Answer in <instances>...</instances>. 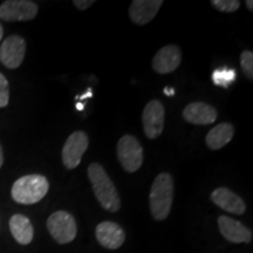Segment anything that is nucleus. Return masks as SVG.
<instances>
[{
  "label": "nucleus",
  "mask_w": 253,
  "mask_h": 253,
  "mask_svg": "<svg viewBox=\"0 0 253 253\" xmlns=\"http://www.w3.org/2000/svg\"><path fill=\"white\" fill-rule=\"evenodd\" d=\"M91 96V91H90V89L87 91L86 94L84 95H82V96H80V99H87V97H90Z\"/></svg>",
  "instance_id": "nucleus-25"
},
{
  "label": "nucleus",
  "mask_w": 253,
  "mask_h": 253,
  "mask_svg": "<svg viewBox=\"0 0 253 253\" xmlns=\"http://www.w3.org/2000/svg\"><path fill=\"white\" fill-rule=\"evenodd\" d=\"M26 54V41L23 37L9 36L0 46V62L8 69L20 67Z\"/></svg>",
  "instance_id": "nucleus-8"
},
{
  "label": "nucleus",
  "mask_w": 253,
  "mask_h": 253,
  "mask_svg": "<svg viewBox=\"0 0 253 253\" xmlns=\"http://www.w3.org/2000/svg\"><path fill=\"white\" fill-rule=\"evenodd\" d=\"M217 221L221 236L226 240H229L230 243H233V244H240V243L249 244V243H251V230L248 229L243 223L227 216L218 217Z\"/></svg>",
  "instance_id": "nucleus-11"
},
{
  "label": "nucleus",
  "mask_w": 253,
  "mask_h": 253,
  "mask_svg": "<svg viewBox=\"0 0 253 253\" xmlns=\"http://www.w3.org/2000/svg\"><path fill=\"white\" fill-rule=\"evenodd\" d=\"M78 109H79V110H82V109H84V106L79 103V104H78Z\"/></svg>",
  "instance_id": "nucleus-27"
},
{
  "label": "nucleus",
  "mask_w": 253,
  "mask_h": 253,
  "mask_svg": "<svg viewBox=\"0 0 253 253\" xmlns=\"http://www.w3.org/2000/svg\"><path fill=\"white\" fill-rule=\"evenodd\" d=\"M162 5V0H134L129 7V17L134 24L143 26L156 17Z\"/></svg>",
  "instance_id": "nucleus-13"
},
{
  "label": "nucleus",
  "mask_w": 253,
  "mask_h": 253,
  "mask_svg": "<svg viewBox=\"0 0 253 253\" xmlns=\"http://www.w3.org/2000/svg\"><path fill=\"white\" fill-rule=\"evenodd\" d=\"M46 225L49 235L61 245L72 243L77 237V221L67 211H55L48 217Z\"/></svg>",
  "instance_id": "nucleus-4"
},
{
  "label": "nucleus",
  "mask_w": 253,
  "mask_h": 253,
  "mask_svg": "<svg viewBox=\"0 0 253 253\" xmlns=\"http://www.w3.org/2000/svg\"><path fill=\"white\" fill-rule=\"evenodd\" d=\"M218 11L225 12V13H232L240 7V1L238 0H212L211 1Z\"/></svg>",
  "instance_id": "nucleus-19"
},
{
  "label": "nucleus",
  "mask_w": 253,
  "mask_h": 253,
  "mask_svg": "<svg viewBox=\"0 0 253 253\" xmlns=\"http://www.w3.org/2000/svg\"><path fill=\"white\" fill-rule=\"evenodd\" d=\"M48 190L49 183L45 176L32 173L20 177L13 183L11 196L19 204L31 205L40 202L47 195Z\"/></svg>",
  "instance_id": "nucleus-3"
},
{
  "label": "nucleus",
  "mask_w": 253,
  "mask_h": 253,
  "mask_svg": "<svg viewBox=\"0 0 253 253\" xmlns=\"http://www.w3.org/2000/svg\"><path fill=\"white\" fill-rule=\"evenodd\" d=\"M236 78V73L230 69V71H217L213 74V81L216 84L219 86L227 87L230 82H232Z\"/></svg>",
  "instance_id": "nucleus-20"
},
{
  "label": "nucleus",
  "mask_w": 253,
  "mask_h": 253,
  "mask_svg": "<svg viewBox=\"0 0 253 253\" xmlns=\"http://www.w3.org/2000/svg\"><path fill=\"white\" fill-rule=\"evenodd\" d=\"M173 202V179L169 172H161L153 183L149 195L154 219L164 220L170 214Z\"/></svg>",
  "instance_id": "nucleus-2"
},
{
  "label": "nucleus",
  "mask_w": 253,
  "mask_h": 253,
  "mask_svg": "<svg viewBox=\"0 0 253 253\" xmlns=\"http://www.w3.org/2000/svg\"><path fill=\"white\" fill-rule=\"evenodd\" d=\"M9 102V84L7 79L0 73V108H5Z\"/></svg>",
  "instance_id": "nucleus-21"
},
{
  "label": "nucleus",
  "mask_w": 253,
  "mask_h": 253,
  "mask_svg": "<svg viewBox=\"0 0 253 253\" xmlns=\"http://www.w3.org/2000/svg\"><path fill=\"white\" fill-rule=\"evenodd\" d=\"M2 36H4V28H2V25L0 24V41L2 40Z\"/></svg>",
  "instance_id": "nucleus-26"
},
{
  "label": "nucleus",
  "mask_w": 253,
  "mask_h": 253,
  "mask_svg": "<svg viewBox=\"0 0 253 253\" xmlns=\"http://www.w3.org/2000/svg\"><path fill=\"white\" fill-rule=\"evenodd\" d=\"M89 145V138L84 131H74L68 136L62 148V163L66 169L73 170L81 163L82 156Z\"/></svg>",
  "instance_id": "nucleus-6"
},
{
  "label": "nucleus",
  "mask_w": 253,
  "mask_h": 253,
  "mask_svg": "<svg viewBox=\"0 0 253 253\" xmlns=\"http://www.w3.org/2000/svg\"><path fill=\"white\" fill-rule=\"evenodd\" d=\"M9 231H11L13 238L19 244L28 245L31 244L34 237V229L31 220L24 214H13L9 219Z\"/></svg>",
  "instance_id": "nucleus-16"
},
{
  "label": "nucleus",
  "mask_w": 253,
  "mask_h": 253,
  "mask_svg": "<svg viewBox=\"0 0 253 253\" xmlns=\"http://www.w3.org/2000/svg\"><path fill=\"white\" fill-rule=\"evenodd\" d=\"M246 5H248V8L250 9V11H253V1H252V0H248V1H246Z\"/></svg>",
  "instance_id": "nucleus-24"
},
{
  "label": "nucleus",
  "mask_w": 253,
  "mask_h": 253,
  "mask_svg": "<svg viewBox=\"0 0 253 253\" xmlns=\"http://www.w3.org/2000/svg\"><path fill=\"white\" fill-rule=\"evenodd\" d=\"M235 135V128L231 123H220L216 126H213L210 131L208 132L205 142L209 149L211 150H219L221 148L229 144Z\"/></svg>",
  "instance_id": "nucleus-17"
},
{
  "label": "nucleus",
  "mask_w": 253,
  "mask_h": 253,
  "mask_svg": "<svg viewBox=\"0 0 253 253\" xmlns=\"http://www.w3.org/2000/svg\"><path fill=\"white\" fill-rule=\"evenodd\" d=\"M182 61V50L177 45H167L155 54L153 69L158 74H169L178 68Z\"/></svg>",
  "instance_id": "nucleus-10"
},
{
  "label": "nucleus",
  "mask_w": 253,
  "mask_h": 253,
  "mask_svg": "<svg viewBox=\"0 0 253 253\" xmlns=\"http://www.w3.org/2000/svg\"><path fill=\"white\" fill-rule=\"evenodd\" d=\"M116 153L120 163L126 172H136L143 164V148L135 136H122L116 147Z\"/></svg>",
  "instance_id": "nucleus-5"
},
{
  "label": "nucleus",
  "mask_w": 253,
  "mask_h": 253,
  "mask_svg": "<svg viewBox=\"0 0 253 253\" xmlns=\"http://www.w3.org/2000/svg\"><path fill=\"white\" fill-rule=\"evenodd\" d=\"M38 11V5L30 0H7L0 5V19L4 21L33 20Z\"/></svg>",
  "instance_id": "nucleus-9"
},
{
  "label": "nucleus",
  "mask_w": 253,
  "mask_h": 253,
  "mask_svg": "<svg viewBox=\"0 0 253 253\" xmlns=\"http://www.w3.org/2000/svg\"><path fill=\"white\" fill-rule=\"evenodd\" d=\"M164 116H166V110L161 101L151 100L147 103L142 113V122H143V131L148 138L156 140L162 135Z\"/></svg>",
  "instance_id": "nucleus-7"
},
{
  "label": "nucleus",
  "mask_w": 253,
  "mask_h": 253,
  "mask_svg": "<svg viewBox=\"0 0 253 253\" xmlns=\"http://www.w3.org/2000/svg\"><path fill=\"white\" fill-rule=\"evenodd\" d=\"M2 164H4V153H2V148L0 145V169H1Z\"/></svg>",
  "instance_id": "nucleus-23"
},
{
  "label": "nucleus",
  "mask_w": 253,
  "mask_h": 253,
  "mask_svg": "<svg viewBox=\"0 0 253 253\" xmlns=\"http://www.w3.org/2000/svg\"><path fill=\"white\" fill-rule=\"evenodd\" d=\"M240 65L242 69L250 80L253 79V53L251 50H244L240 55Z\"/></svg>",
  "instance_id": "nucleus-18"
},
{
  "label": "nucleus",
  "mask_w": 253,
  "mask_h": 253,
  "mask_svg": "<svg viewBox=\"0 0 253 253\" xmlns=\"http://www.w3.org/2000/svg\"><path fill=\"white\" fill-rule=\"evenodd\" d=\"M211 201L221 210L233 214H244L246 204L238 195L227 188H217L211 194Z\"/></svg>",
  "instance_id": "nucleus-14"
},
{
  "label": "nucleus",
  "mask_w": 253,
  "mask_h": 253,
  "mask_svg": "<svg viewBox=\"0 0 253 253\" xmlns=\"http://www.w3.org/2000/svg\"><path fill=\"white\" fill-rule=\"evenodd\" d=\"M88 178L91 183L94 195L104 210L118 212L121 209L118 189L108 176L104 168L99 163H91L88 167Z\"/></svg>",
  "instance_id": "nucleus-1"
},
{
  "label": "nucleus",
  "mask_w": 253,
  "mask_h": 253,
  "mask_svg": "<svg viewBox=\"0 0 253 253\" xmlns=\"http://www.w3.org/2000/svg\"><path fill=\"white\" fill-rule=\"evenodd\" d=\"M97 242L108 250H118L126 240L125 230L114 221H102L95 229Z\"/></svg>",
  "instance_id": "nucleus-12"
},
{
  "label": "nucleus",
  "mask_w": 253,
  "mask_h": 253,
  "mask_svg": "<svg viewBox=\"0 0 253 253\" xmlns=\"http://www.w3.org/2000/svg\"><path fill=\"white\" fill-rule=\"evenodd\" d=\"M93 4H95L94 0H74L73 1V5L78 9H80V11H84V9L89 8Z\"/></svg>",
  "instance_id": "nucleus-22"
},
{
  "label": "nucleus",
  "mask_w": 253,
  "mask_h": 253,
  "mask_svg": "<svg viewBox=\"0 0 253 253\" xmlns=\"http://www.w3.org/2000/svg\"><path fill=\"white\" fill-rule=\"evenodd\" d=\"M217 110L205 102H192L183 109V118L192 125H211L217 120Z\"/></svg>",
  "instance_id": "nucleus-15"
}]
</instances>
